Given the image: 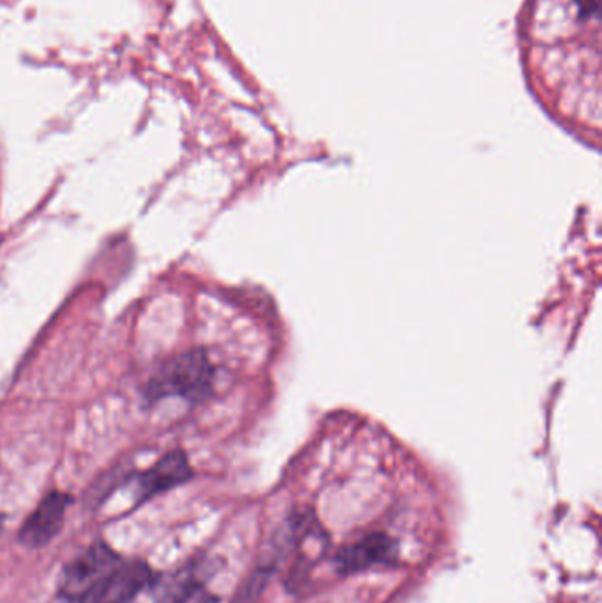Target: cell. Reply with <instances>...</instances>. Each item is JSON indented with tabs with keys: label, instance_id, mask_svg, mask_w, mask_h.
I'll use <instances>...</instances> for the list:
<instances>
[{
	"label": "cell",
	"instance_id": "1",
	"mask_svg": "<svg viewBox=\"0 0 602 603\" xmlns=\"http://www.w3.org/2000/svg\"><path fill=\"white\" fill-rule=\"evenodd\" d=\"M216 368L206 350L183 351L165 360L145 385L149 404L165 397H180L189 403H204L215 394Z\"/></svg>",
	"mask_w": 602,
	"mask_h": 603
},
{
	"label": "cell",
	"instance_id": "2",
	"mask_svg": "<svg viewBox=\"0 0 602 603\" xmlns=\"http://www.w3.org/2000/svg\"><path fill=\"white\" fill-rule=\"evenodd\" d=\"M121 561L116 549L105 541H96L64 567L58 579V599L64 603H89L99 585Z\"/></svg>",
	"mask_w": 602,
	"mask_h": 603
},
{
	"label": "cell",
	"instance_id": "3",
	"mask_svg": "<svg viewBox=\"0 0 602 603\" xmlns=\"http://www.w3.org/2000/svg\"><path fill=\"white\" fill-rule=\"evenodd\" d=\"M397 561V541L385 533H370L366 537L341 547L335 556L336 572L339 575H353L376 567H393Z\"/></svg>",
	"mask_w": 602,
	"mask_h": 603
},
{
	"label": "cell",
	"instance_id": "4",
	"mask_svg": "<svg viewBox=\"0 0 602 603\" xmlns=\"http://www.w3.org/2000/svg\"><path fill=\"white\" fill-rule=\"evenodd\" d=\"M212 572L215 561L206 556H198L175 567L174 570L152 577L149 590L156 603H180L201 588H206Z\"/></svg>",
	"mask_w": 602,
	"mask_h": 603
},
{
	"label": "cell",
	"instance_id": "5",
	"mask_svg": "<svg viewBox=\"0 0 602 603\" xmlns=\"http://www.w3.org/2000/svg\"><path fill=\"white\" fill-rule=\"evenodd\" d=\"M73 497L63 491H52L41 500L36 511L29 515L19 531V541L28 549H41L63 531L67 508Z\"/></svg>",
	"mask_w": 602,
	"mask_h": 603
},
{
	"label": "cell",
	"instance_id": "6",
	"mask_svg": "<svg viewBox=\"0 0 602 603\" xmlns=\"http://www.w3.org/2000/svg\"><path fill=\"white\" fill-rule=\"evenodd\" d=\"M195 475L188 456L180 448L169 450L156 464L136 476V502L134 506L147 503L152 497L168 493L172 489L186 484Z\"/></svg>",
	"mask_w": 602,
	"mask_h": 603
},
{
	"label": "cell",
	"instance_id": "7",
	"mask_svg": "<svg viewBox=\"0 0 602 603\" xmlns=\"http://www.w3.org/2000/svg\"><path fill=\"white\" fill-rule=\"evenodd\" d=\"M152 577L154 572L142 559H122L89 603H131L143 590H147Z\"/></svg>",
	"mask_w": 602,
	"mask_h": 603
},
{
	"label": "cell",
	"instance_id": "8",
	"mask_svg": "<svg viewBox=\"0 0 602 603\" xmlns=\"http://www.w3.org/2000/svg\"><path fill=\"white\" fill-rule=\"evenodd\" d=\"M180 603H218V599H216L215 594H210L207 588H201L197 593H193L191 596H188V599Z\"/></svg>",
	"mask_w": 602,
	"mask_h": 603
},
{
	"label": "cell",
	"instance_id": "9",
	"mask_svg": "<svg viewBox=\"0 0 602 603\" xmlns=\"http://www.w3.org/2000/svg\"><path fill=\"white\" fill-rule=\"evenodd\" d=\"M4 515H0V533H2V529H4V523H6Z\"/></svg>",
	"mask_w": 602,
	"mask_h": 603
}]
</instances>
